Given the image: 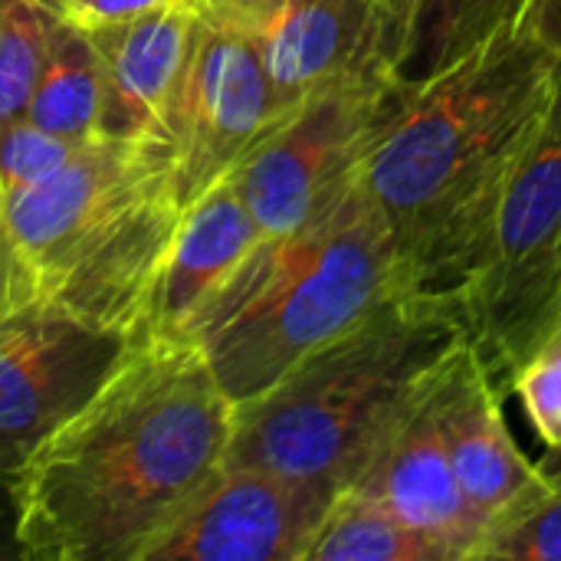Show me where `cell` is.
I'll return each instance as SVG.
<instances>
[{
  "label": "cell",
  "instance_id": "d4e9b609",
  "mask_svg": "<svg viewBox=\"0 0 561 561\" xmlns=\"http://www.w3.org/2000/svg\"><path fill=\"white\" fill-rule=\"evenodd\" d=\"M519 33L561 59V0H529Z\"/></svg>",
  "mask_w": 561,
  "mask_h": 561
},
{
  "label": "cell",
  "instance_id": "30bf717a",
  "mask_svg": "<svg viewBox=\"0 0 561 561\" xmlns=\"http://www.w3.org/2000/svg\"><path fill=\"white\" fill-rule=\"evenodd\" d=\"M335 493L224 463L141 561H306Z\"/></svg>",
  "mask_w": 561,
  "mask_h": 561
},
{
  "label": "cell",
  "instance_id": "9c48e42d",
  "mask_svg": "<svg viewBox=\"0 0 561 561\" xmlns=\"http://www.w3.org/2000/svg\"><path fill=\"white\" fill-rule=\"evenodd\" d=\"M56 306L30 302L0 322V486L10 490L36 447L95 391L125 352Z\"/></svg>",
  "mask_w": 561,
  "mask_h": 561
},
{
  "label": "cell",
  "instance_id": "277c9868",
  "mask_svg": "<svg viewBox=\"0 0 561 561\" xmlns=\"http://www.w3.org/2000/svg\"><path fill=\"white\" fill-rule=\"evenodd\" d=\"M394 237L362 174L283 237H263L191 332L224 394L247 404L404 293Z\"/></svg>",
  "mask_w": 561,
  "mask_h": 561
},
{
  "label": "cell",
  "instance_id": "2e32d148",
  "mask_svg": "<svg viewBox=\"0 0 561 561\" xmlns=\"http://www.w3.org/2000/svg\"><path fill=\"white\" fill-rule=\"evenodd\" d=\"M529 0H414L394 76L404 85H424L490 39L519 30Z\"/></svg>",
  "mask_w": 561,
  "mask_h": 561
},
{
  "label": "cell",
  "instance_id": "9a60e30c",
  "mask_svg": "<svg viewBox=\"0 0 561 561\" xmlns=\"http://www.w3.org/2000/svg\"><path fill=\"white\" fill-rule=\"evenodd\" d=\"M256 36L283 112L332 79L381 59L371 0H283Z\"/></svg>",
  "mask_w": 561,
  "mask_h": 561
},
{
  "label": "cell",
  "instance_id": "ac0fdd59",
  "mask_svg": "<svg viewBox=\"0 0 561 561\" xmlns=\"http://www.w3.org/2000/svg\"><path fill=\"white\" fill-rule=\"evenodd\" d=\"M306 561H447L444 552L401 523L388 506L339 490L309 542Z\"/></svg>",
  "mask_w": 561,
  "mask_h": 561
},
{
  "label": "cell",
  "instance_id": "8992f818",
  "mask_svg": "<svg viewBox=\"0 0 561 561\" xmlns=\"http://www.w3.org/2000/svg\"><path fill=\"white\" fill-rule=\"evenodd\" d=\"M411 85L381 59L306 95L230 171L263 237H283L348 187L398 118Z\"/></svg>",
  "mask_w": 561,
  "mask_h": 561
},
{
  "label": "cell",
  "instance_id": "4316f807",
  "mask_svg": "<svg viewBox=\"0 0 561 561\" xmlns=\"http://www.w3.org/2000/svg\"><path fill=\"white\" fill-rule=\"evenodd\" d=\"M36 3H43L56 20H69V23H85V13H89V7H92V0H36Z\"/></svg>",
  "mask_w": 561,
  "mask_h": 561
},
{
  "label": "cell",
  "instance_id": "e0dca14e",
  "mask_svg": "<svg viewBox=\"0 0 561 561\" xmlns=\"http://www.w3.org/2000/svg\"><path fill=\"white\" fill-rule=\"evenodd\" d=\"M99 112L102 62L92 33L79 23L56 20L36 89L26 105V118L82 145L99 138Z\"/></svg>",
  "mask_w": 561,
  "mask_h": 561
},
{
  "label": "cell",
  "instance_id": "ba28073f",
  "mask_svg": "<svg viewBox=\"0 0 561 561\" xmlns=\"http://www.w3.org/2000/svg\"><path fill=\"white\" fill-rule=\"evenodd\" d=\"M293 112V108H289ZM253 26L201 10L187 76L168 125L171 181L187 207L283 118Z\"/></svg>",
  "mask_w": 561,
  "mask_h": 561
},
{
  "label": "cell",
  "instance_id": "52a82bcc",
  "mask_svg": "<svg viewBox=\"0 0 561 561\" xmlns=\"http://www.w3.org/2000/svg\"><path fill=\"white\" fill-rule=\"evenodd\" d=\"M181 217L184 204L164 158L72 233L36 276V299L99 332L141 342Z\"/></svg>",
  "mask_w": 561,
  "mask_h": 561
},
{
  "label": "cell",
  "instance_id": "484cf974",
  "mask_svg": "<svg viewBox=\"0 0 561 561\" xmlns=\"http://www.w3.org/2000/svg\"><path fill=\"white\" fill-rule=\"evenodd\" d=\"M171 3H181V0H92L82 26H102V23L128 20V16H138V13H148V10H161V7H171Z\"/></svg>",
  "mask_w": 561,
  "mask_h": 561
},
{
  "label": "cell",
  "instance_id": "4fadbf2b",
  "mask_svg": "<svg viewBox=\"0 0 561 561\" xmlns=\"http://www.w3.org/2000/svg\"><path fill=\"white\" fill-rule=\"evenodd\" d=\"M503 394L483 355L467 339L440 371L437 404L454 477L483 529L506 506L549 480L516 444Z\"/></svg>",
  "mask_w": 561,
  "mask_h": 561
},
{
  "label": "cell",
  "instance_id": "8fae6325",
  "mask_svg": "<svg viewBox=\"0 0 561 561\" xmlns=\"http://www.w3.org/2000/svg\"><path fill=\"white\" fill-rule=\"evenodd\" d=\"M440 371L401 408L345 490H358L388 506L401 523L434 542L447 561H477L483 526L450 467L437 404Z\"/></svg>",
  "mask_w": 561,
  "mask_h": 561
},
{
  "label": "cell",
  "instance_id": "603a6c76",
  "mask_svg": "<svg viewBox=\"0 0 561 561\" xmlns=\"http://www.w3.org/2000/svg\"><path fill=\"white\" fill-rule=\"evenodd\" d=\"M30 302H39L36 289H33V276H30L26 263L20 260V253L7 233L3 214H0V322Z\"/></svg>",
  "mask_w": 561,
  "mask_h": 561
},
{
  "label": "cell",
  "instance_id": "cb8c5ba5",
  "mask_svg": "<svg viewBox=\"0 0 561 561\" xmlns=\"http://www.w3.org/2000/svg\"><path fill=\"white\" fill-rule=\"evenodd\" d=\"M375 10V36H378V53L388 66H394L408 16L414 10V0H371Z\"/></svg>",
  "mask_w": 561,
  "mask_h": 561
},
{
  "label": "cell",
  "instance_id": "83f0119b",
  "mask_svg": "<svg viewBox=\"0 0 561 561\" xmlns=\"http://www.w3.org/2000/svg\"><path fill=\"white\" fill-rule=\"evenodd\" d=\"M559 325H561V322H559Z\"/></svg>",
  "mask_w": 561,
  "mask_h": 561
},
{
  "label": "cell",
  "instance_id": "44dd1931",
  "mask_svg": "<svg viewBox=\"0 0 561 561\" xmlns=\"http://www.w3.org/2000/svg\"><path fill=\"white\" fill-rule=\"evenodd\" d=\"M76 148H79V141H69V138L36 125L26 115L3 122L0 125V204L43 184L49 174H56L72 158Z\"/></svg>",
  "mask_w": 561,
  "mask_h": 561
},
{
  "label": "cell",
  "instance_id": "ffe728a7",
  "mask_svg": "<svg viewBox=\"0 0 561 561\" xmlns=\"http://www.w3.org/2000/svg\"><path fill=\"white\" fill-rule=\"evenodd\" d=\"M53 23L36 0H0V125L26 115Z\"/></svg>",
  "mask_w": 561,
  "mask_h": 561
},
{
  "label": "cell",
  "instance_id": "3957f363",
  "mask_svg": "<svg viewBox=\"0 0 561 561\" xmlns=\"http://www.w3.org/2000/svg\"><path fill=\"white\" fill-rule=\"evenodd\" d=\"M460 312L434 296L394 293L358 325L302 358L233 411L224 463L345 490L401 408L467 342Z\"/></svg>",
  "mask_w": 561,
  "mask_h": 561
},
{
  "label": "cell",
  "instance_id": "7a4b0ae2",
  "mask_svg": "<svg viewBox=\"0 0 561 561\" xmlns=\"http://www.w3.org/2000/svg\"><path fill=\"white\" fill-rule=\"evenodd\" d=\"M559 72V56L510 30L424 85H411L362 168L411 293L457 309Z\"/></svg>",
  "mask_w": 561,
  "mask_h": 561
},
{
  "label": "cell",
  "instance_id": "7c38bea8",
  "mask_svg": "<svg viewBox=\"0 0 561 561\" xmlns=\"http://www.w3.org/2000/svg\"><path fill=\"white\" fill-rule=\"evenodd\" d=\"M197 23L201 3L181 0L128 20L85 26L102 62L99 138L164 145Z\"/></svg>",
  "mask_w": 561,
  "mask_h": 561
},
{
  "label": "cell",
  "instance_id": "5bb4252c",
  "mask_svg": "<svg viewBox=\"0 0 561 561\" xmlns=\"http://www.w3.org/2000/svg\"><path fill=\"white\" fill-rule=\"evenodd\" d=\"M263 243V233L230 178L184 207L164 260L145 339H191L201 316Z\"/></svg>",
  "mask_w": 561,
  "mask_h": 561
},
{
  "label": "cell",
  "instance_id": "5b68a950",
  "mask_svg": "<svg viewBox=\"0 0 561 561\" xmlns=\"http://www.w3.org/2000/svg\"><path fill=\"white\" fill-rule=\"evenodd\" d=\"M457 312L503 391L559 329L561 72L533 141L506 181L480 270Z\"/></svg>",
  "mask_w": 561,
  "mask_h": 561
},
{
  "label": "cell",
  "instance_id": "7402d4cb",
  "mask_svg": "<svg viewBox=\"0 0 561 561\" xmlns=\"http://www.w3.org/2000/svg\"><path fill=\"white\" fill-rule=\"evenodd\" d=\"M533 431L549 450H561V325L539 345V352L510 378Z\"/></svg>",
  "mask_w": 561,
  "mask_h": 561
},
{
  "label": "cell",
  "instance_id": "d6986e66",
  "mask_svg": "<svg viewBox=\"0 0 561 561\" xmlns=\"http://www.w3.org/2000/svg\"><path fill=\"white\" fill-rule=\"evenodd\" d=\"M561 561V473L486 523L477 561Z\"/></svg>",
  "mask_w": 561,
  "mask_h": 561
},
{
  "label": "cell",
  "instance_id": "6da1fadb",
  "mask_svg": "<svg viewBox=\"0 0 561 561\" xmlns=\"http://www.w3.org/2000/svg\"><path fill=\"white\" fill-rule=\"evenodd\" d=\"M237 404L191 339L128 342L13 480L30 561H141L224 467Z\"/></svg>",
  "mask_w": 561,
  "mask_h": 561
}]
</instances>
